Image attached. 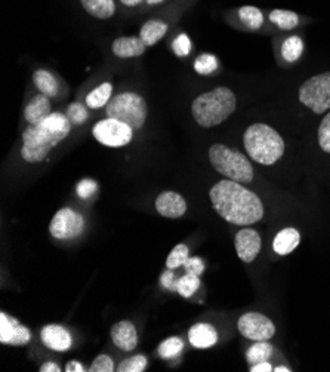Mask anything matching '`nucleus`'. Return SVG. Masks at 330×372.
I'll use <instances>...</instances> for the list:
<instances>
[{
  "instance_id": "nucleus-1",
  "label": "nucleus",
  "mask_w": 330,
  "mask_h": 372,
  "mask_svg": "<svg viewBox=\"0 0 330 372\" xmlns=\"http://www.w3.org/2000/svg\"><path fill=\"white\" fill-rule=\"evenodd\" d=\"M209 197L218 216L231 224L252 225L264 217V205L258 195L233 179L216 183Z\"/></svg>"
},
{
  "instance_id": "nucleus-2",
  "label": "nucleus",
  "mask_w": 330,
  "mask_h": 372,
  "mask_svg": "<svg viewBox=\"0 0 330 372\" xmlns=\"http://www.w3.org/2000/svg\"><path fill=\"white\" fill-rule=\"evenodd\" d=\"M72 131V122L63 113H51L48 118L28 125L22 132L21 157L28 163H40Z\"/></svg>"
},
{
  "instance_id": "nucleus-3",
  "label": "nucleus",
  "mask_w": 330,
  "mask_h": 372,
  "mask_svg": "<svg viewBox=\"0 0 330 372\" xmlns=\"http://www.w3.org/2000/svg\"><path fill=\"white\" fill-rule=\"evenodd\" d=\"M236 106L237 98L231 89L218 86L196 97L191 104V115L199 127L215 128L233 115Z\"/></svg>"
},
{
  "instance_id": "nucleus-4",
  "label": "nucleus",
  "mask_w": 330,
  "mask_h": 372,
  "mask_svg": "<svg viewBox=\"0 0 330 372\" xmlns=\"http://www.w3.org/2000/svg\"><path fill=\"white\" fill-rule=\"evenodd\" d=\"M243 145L250 159L261 165H274L284 154L281 135L265 123H254L243 135Z\"/></svg>"
},
{
  "instance_id": "nucleus-5",
  "label": "nucleus",
  "mask_w": 330,
  "mask_h": 372,
  "mask_svg": "<svg viewBox=\"0 0 330 372\" xmlns=\"http://www.w3.org/2000/svg\"><path fill=\"white\" fill-rule=\"evenodd\" d=\"M209 161L216 171L233 181L250 183L254 179V166L247 157L224 144L211 145Z\"/></svg>"
},
{
  "instance_id": "nucleus-6",
  "label": "nucleus",
  "mask_w": 330,
  "mask_h": 372,
  "mask_svg": "<svg viewBox=\"0 0 330 372\" xmlns=\"http://www.w3.org/2000/svg\"><path fill=\"white\" fill-rule=\"evenodd\" d=\"M107 118L126 123L133 131H140L147 120L149 107L145 99L135 92H122L106 106Z\"/></svg>"
},
{
  "instance_id": "nucleus-7",
  "label": "nucleus",
  "mask_w": 330,
  "mask_h": 372,
  "mask_svg": "<svg viewBox=\"0 0 330 372\" xmlns=\"http://www.w3.org/2000/svg\"><path fill=\"white\" fill-rule=\"evenodd\" d=\"M299 101L315 115H323L330 108V72L310 77L299 88Z\"/></svg>"
},
{
  "instance_id": "nucleus-8",
  "label": "nucleus",
  "mask_w": 330,
  "mask_h": 372,
  "mask_svg": "<svg viewBox=\"0 0 330 372\" xmlns=\"http://www.w3.org/2000/svg\"><path fill=\"white\" fill-rule=\"evenodd\" d=\"M92 134L98 143L111 149L124 147L133 138V129L129 125L111 118L99 120L94 127Z\"/></svg>"
},
{
  "instance_id": "nucleus-9",
  "label": "nucleus",
  "mask_w": 330,
  "mask_h": 372,
  "mask_svg": "<svg viewBox=\"0 0 330 372\" xmlns=\"http://www.w3.org/2000/svg\"><path fill=\"white\" fill-rule=\"evenodd\" d=\"M83 229H85L83 217L72 208L60 209L53 216L49 225L52 238L60 241L74 239L83 233Z\"/></svg>"
},
{
  "instance_id": "nucleus-10",
  "label": "nucleus",
  "mask_w": 330,
  "mask_h": 372,
  "mask_svg": "<svg viewBox=\"0 0 330 372\" xmlns=\"http://www.w3.org/2000/svg\"><path fill=\"white\" fill-rule=\"evenodd\" d=\"M237 328L245 338L252 341H268L276 334L274 323L264 316V314L256 312L245 313L238 319Z\"/></svg>"
},
{
  "instance_id": "nucleus-11",
  "label": "nucleus",
  "mask_w": 330,
  "mask_h": 372,
  "mask_svg": "<svg viewBox=\"0 0 330 372\" xmlns=\"http://www.w3.org/2000/svg\"><path fill=\"white\" fill-rule=\"evenodd\" d=\"M31 340V332L15 318L5 312L0 313V343L9 346H26Z\"/></svg>"
},
{
  "instance_id": "nucleus-12",
  "label": "nucleus",
  "mask_w": 330,
  "mask_h": 372,
  "mask_svg": "<svg viewBox=\"0 0 330 372\" xmlns=\"http://www.w3.org/2000/svg\"><path fill=\"white\" fill-rule=\"evenodd\" d=\"M238 258L245 263H252L261 251V236L254 229H242L234 239Z\"/></svg>"
},
{
  "instance_id": "nucleus-13",
  "label": "nucleus",
  "mask_w": 330,
  "mask_h": 372,
  "mask_svg": "<svg viewBox=\"0 0 330 372\" xmlns=\"http://www.w3.org/2000/svg\"><path fill=\"white\" fill-rule=\"evenodd\" d=\"M156 209L165 218H181L187 212V202L175 191H163L156 199Z\"/></svg>"
},
{
  "instance_id": "nucleus-14",
  "label": "nucleus",
  "mask_w": 330,
  "mask_h": 372,
  "mask_svg": "<svg viewBox=\"0 0 330 372\" xmlns=\"http://www.w3.org/2000/svg\"><path fill=\"white\" fill-rule=\"evenodd\" d=\"M42 343L51 350L55 352H67L72 347V335L65 328L60 325H48L44 326L40 334Z\"/></svg>"
},
{
  "instance_id": "nucleus-15",
  "label": "nucleus",
  "mask_w": 330,
  "mask_h": 372,
  "mask_svg": "<svg viewBox=\"0 0 330 372\" xmlns=\"http://www.w3.org/2000/svg\"><path fill=\"white\" fill-rule=\"evenodd\" d=\"M111 340L123 352H132L138 344V334L132 322L122 321L111 328Z\"/></svg>"
},
{
  "instance_id": "nucleus-16",
  "label": "nucleus",
  "mask_w": 330,
  "mask_h": 372,
  "mask_svg": "<svg viewBox=\"0 0 330 372\" xmlns=\"http://www.w3.org/2000/svg\"><path fill=\"white\" fill-rule=\"evenodd\" d=\"M111 51L117 58H135L147 51V45L140 36H122L113 42Z\"/></svg>"
},
{
  "instance_id": "nucleus-17",
  "label": "nucleus",
  "mask_w": 330,
  "mask_h": 372,
  "mask_svg": "<svg viewBox=\"0 0 330 372\" xmlns=\"http://www.w3.org/2000/svg\"><path fill=\"white\" fill-rule=\"evenodd\" d=\"M188 340L196 348H209L218 341V332L211 323H197L188 331Z\"/></svg>"
},
{
  "instance_id": "nucleus-18",
  "label": "nucleus",
  "mask_w": 330,
  "mask_h": 372,
  "mask_svg": "<svg viewBox=\"0 0 330 372\" xmlns=\"http://www.w3.org/2000/svg\"><path fill=\"white\" fill-rule=\"evenodd\" d=\"M52 113L49 97L39 94L30 99V103L24 108V118L28 122V125H34L44 118H48Z\"/></svg>"
},
{
  "instance_id": "nucleus-19",
  "label": "nucleus",
  "mask_w": 330,
  "mask_h": 372,
  "mask_svg": "<svg viewBox=\"0 0 330 372\" xmlns=\"http://www.w3.org/2000/svg\"><path fill=\"white\" fill-rule=\"evenodd\" d=\"M299 242H301L299 232L293 227H288L277 233L272 248H274V251L279 255H288L292 251L297 250Z\"/></svg>"
},
{
  "instance_id": "nucleus-20",
  "label": "nucleus",
  "mask_w": 330,
  "mask_h": 372,
  "mask_svg": "<svg viewBox=\"0 0 330 372\" xmlns=\"http://www.w3.org/2000/svg\"><path fill=\"white\" fill-rule=\"evenodd\" d=\"M167 22L162 19H150L141 27L140 38L144 40V43L149 47H154L157 42H160L167 33Z\"/></svg>"
},
{
  "instance_id": "nucleus-21",
  "label": "nucleus",
  "mask_w": 330,
  "mask_h": 372,
  "mask_svg": "<svg viewBox=\"0 0 330 372\" xmlns=\"http://www.w3.org/2000/svg\"><path fill=\"white\" fill-rule=\"evenodd\" d=\"M86 13L97 19H108L116 14L115 0H81Z\"/></svg>"
},
{
  "instance_id": "nucleus-22",
  "label": "nucleus",
  "mask_w": 330,
  "mask_h": 372,
  "mask_svg": "<svg viewBox=\"0 0 330 372\" xmlns=\"http://www.w3.org/2000/svg\"><path fill=\"white\" fill-rule=\"evenodd\" d=\"M33 83L39 89V92L49 98L58 94V82L48 70H38L33 74Z\"/></svg>"
},
{
  "instance_id": "nucleus-23",
  "label": "nucleus",
  "mask_w": 330,
  "mask_h": 372,
  "mask_svg": "<svg viewBox=\"0 0 330 372\" xmlns=\"http://www.w3.org/2000/svg\"><path fill=\"white\" fill-rule=\"evenodd\" d=\"M113 94V85L108 82L101 83L95 89H92L86 97V106L89 108H102L110 103V97Z\"/></svg>"
},
{
  "instance_id": "nucleus-24",
  "label": "nucleus",
  "mask_w": 330,
  "mask_h": 372,
  "mask_svg": "<svg viewBox=\"0 0 330 372\" xmlns=\"http://www.w3.org/2000/svg\"><path fill=\"white\" fill-rule=\"evenodd\" d=\"M270 21L281 30H293L299 24V17L293 10L274 9L270 13Z\"/></svg>"
},
{
  "instance_id": "nucleus-25",
  "label": "nucleus",
  "mask_w": 330,
  "mask_h": 372,
  "mask_svg": "<svg viewBox=\"0 0 330 372\" xmlns=\"http://www.w3.org/2000/svg\"><path fill=\"white\" fill-rule=\"evenodd\" d=\"M238 18L243 24L250 30H258L264 24V14L263 10L255 6H242L238 9Z\"/></svg>"
},
{
  "instance_id": "nucleus-26",
  "label": "nucleus",
  "mask_w": 330,
  "mask_h": 372,
  "mask_svg": "<svg viewBox=\"0 0 330 372\" xmlns=\"http://www.w3.org/2000/svg\"><path fill=\"white\" fill-rule=\"evenodd\" d=\"M304 54V42L299 36H290L283 42L281 55L288 63L298 61Z\"/></svg>"
},
{
  "instance_id": "nucleus-27",
  "label": "nucleus",
  "mask_w": 330,
  "mask_h": 372,
  "mask_svg": "<svg viewBox=\"0 0 330 372\" xmlns=\"http://www.w3.org/2000/svg\"><path fill=\"white\" fill-rule=\"evenodd\" d=\"M272 355V346L267 341H256L246 353V360L249 365H255L259 362H267Z\"/></svg>"
},
{
  "instance_id": "nucleus-28",
  "label": "nucleus",
  "mask_w": 330,
  "mask_h": 372,
  "mask_svg": "<svg viewBox=\"0 0 330 372\" xmlns=\"http://www.w3.org/2000/svg\"><path fill=\"white\" fill-rule=\"evenodd\" d=\"M199 286H200V276L191 275V273H187L185 276H182L176 282L178 294L184 298H188L195 294V292L199 289Z\"/></svg>"
},
{
  "instance_id": "nucleus-29",
  "label": "nucleus",
  "mask_w": 330,
  "mask_h": 372,
  "mask_svg": "<svg viewBox=\"0 0 330 372\" xmlns=\"http://www.w3.org/2000/svg\"><path fill=\"white\" fill-rule=\"evenodd\" d=\"M188 246L184 243L176 245L172 251H170L167 260H166V267L167 270H175L181 266H184L185 261L190 258L188 255Z\"/></svg>"
},
{
  "instance_id": "nucleus-30",
  "label": "nucleus",
  "mask_w": 330,
  "mask_h": 372,
  "mask_svg": "<svg viewBox=\"0 0 330 372\" xmlns=\"http://www.w3.org/2000/svg\"><path fill=\"white\" fill-rule=\"evenodd\" d=\"M182 348H184V343H182L181 338L172 337L167 338V340H165L160 346H158V355L165 359H172L182 352Z\"/></svg>"
},
{
  "instance_id": "nucleus-31",
  "label": "nucleus",
  "mask_w": 330,
  "mask_h": 372,
  "mask_svg": "<svg viewBox=\"0 0 330 372\" xmlns=\"http://www.w3.org/2000/svg\"><path fill=\"white\" fill-rule=\"evenodd\" d=\"M218 67H220L218 60H216L215 55H211V54H201L195 61V70L203 76L211 74L215 70H218Z\"/></svg>"
},
{
  "instance_id": "nucleus-32",
  "label": "nucleus",
  "mask_w": 330,
  "mask_h": 372,
  "mask_svg": "<svg viewBox=\"0 0 330 372\" xmlns=\"http://www.w3.org/2000/svg\"><path fill=\"white\" fill-rule=\"evenodd\" d=\"M147 364H149V360H147L145 356L136 355V356L124 359L123 362L119 364L116 371L117 372H142L145 371Z\"/></svg>"
},
{
  "instance_id": "nucleus-33",
  "label": "nucleus",
  "mask_w": 330,
  "mask_h": 372,
  "mask_svg": "<svg viewBox=\"0 0 330 372\" xmlns=\"http://www.w3.org/2000/svg\"><path fill=\"white\" fill-rule=\"evenodd\" d=\"M65 115L68 120L72 122V125H83L89 118V111L82 103H72L68 104Z\"/></svg>"
},
{
  "instance_id": "nucleus-34",
  "label": "nucleus",
  "mask_w": 330,
  "mask_h": 372,
  "mask_svg": "<svg viewBox=\"0 0 330 372\" xmlns=\"http://www.w3.org/2000/svg\"><path fill=\"white\" fill-rule=\"evenodd\" d=\"M317 138H318V145H320L322 150L326 153H330V111L322 120L320 127H318Z\"/></svg>"
},
{
  "instance_id": "nucleus-35",
  "label": "nucleus",
  "mask_w": 330,
  "mask_h": 372,
  "mask_svg": "<svg viewBox=\"0 0 330 372\" xmlns=\"http://www.w3.org/2000/svg\"><path fill=\"white\" fill-rule=\"evenodd\" d=\"M89 371L90 372H113L116 369H115V364H113V360L110 356L99 355V356H97L92 365H90Z\"/></svg>"
},
{
  "instance_id": "nucleus-36",
  "label": "nucleus",
  "mask_w": 330,
  "mask_h": 372,
  "mask_svg": "<svg viewBox=\"0 0 330 372\" xmlns=\"http://www.w3.org/2000/svg\"><path fill=\"white\" fill-rule=\"evenodd\" d=\"M97 188H98V184L94 181V179L85 178V179H82L81 183L77 184V196L86 200V199H89L90 196L95 193Z\"/></svg>"
},
{
  "instance_id": "nucleus-37",
  "label": "nucleus",
  "mask_w": 330,
  "mask_h": 372,
  "mask_svg": "<svg viewBox=\"0 0 330 372\" xmlns=\"http://www.w3.org/2000/svg\"><path fill=\"white\" fill-rule=\"evenodd\" d=\"M174 52L178 56H187L191 51V42L190 38L187 35H179L175 40H174Z\"/></svg>"
},
{
  "instance_id": "nucleus-38",
  "label": "nucleus",
  "mask_w": 330,
  "mask_h": 372,
  "mask_svg": "<svg viewBox=\"0 0 330 372\" xmlns=\"http://www.w3.org/2000/svg\"><path fill=\"white\" fill-rule=\"evenodd\" d=\"M184 267L187 270V273L196 275V276H200L204 272V263L200 260L199 257H191V258H188V260L184 264Z\"/></svg>"
},
{
  "instance_id": "nucleus-39",
  "label": "nucleus",
  "mask_w": 330,
  "mask_h": 372,
  "mask_svg": "<svg viewBox=\"0 0 330 372\" xmlns=\"http://www.w3.org/2000/svg\"><path fill=\"white\" fill-rule=\"evenodd\" d=\"M162 284H163V286L165 288H167V289H170V291H175L176 289V282L178 280H175V277H174V273L172 272H170V270H169V272H165L163 275H162Z\"/></svg>"
},
{
  "instance_id": "nucleus-40",
  "label": "nucleus",
  "mask_w": 330,
  "mask_h": 372,
  "mask_svg": "<svg viewBox=\"0 0 330 372\" xmlns=\"http://www.w3.org/2000/svg\"><path fill=\"white\" fill-rule=\"evenodd\" d=\"M250 372H271L274 371L271 366V364L268 362H259V364H255V365H250Z\"/></svg>"
},
{
  "instance_id": "nucleus-41",
  "label": "nucleus",
  "mask_w": 330,
  "mask_h": 372,
  "mask_svg": "<svg viewBox=\"0 0 330 372\" xmlns=\"http://www.w3.org/2000/svg\"><path fill=\"white\" fill-rule=\"evenodd\" d=\"M65 371L67 372H83L85 368L81 362H76V360H73V362H68L67 366H65Z\"/></svg>"
},
{
  "instance_id": "nucleus-42",
  "label": "nucleus",
  "mask_w": 330,
  "mask_h": 372,
  "mask_svg": "<svg viewBox=\"0 0 330 372\" xmlns=\"http://www.w3.org/2000/svg\"><path fill=\"white\" fill-rule=\"evenodd\" d=\"M40 371L42 372H60L61 368L58 364H53V362H47V364H43L40 366Z\"/></svg>"
},
{
  "instance_id": "nucleus-43",
  "label": "nucleus",
  "mask_w": 330,
  "mask_h": 372,
  "mask_svg": "<svg viewBox=\"0 0 330 372\" xmlns=\"http://www.w3.org/2000/svg\"><path fill=\"white\" fill-rule=\"evenodd\" d=\"M122 5L128 6V8H135V6H140L141 3H144L145 0H120Z\"/></svg>"
},
{
  "instance_id": "nucleus-44",
  "label": "nucleus",
  "mask_w": 330,
  "mask_h": 372,
  "mask_svg": "<svg viewBox=\"0 0 330 372\" xmlns=\"http://www.w3.org/2000/svg\"><path fill=\"white\" fill-rule=\"evenodd\" d=\"M165 2V0H145V3L147 5H160V3H163Z\"/></svg>"
},
{
  "instance_id": "nucleus-45",
  "label": "nucleus",
  "mask_w": 330,
  "mask_h": 372,
  "mask_svg": "<svg viewBox=\"0 0 330 372\" xmlns=\"http://www.w3.org/2000/svg\"><path fill=\"white\" fill-rule=\"evenodd\" d=\"M274 371H276V372H289L290 369L286 368V366H279V368H276Z\"/></svg>"
}]
</instances>
